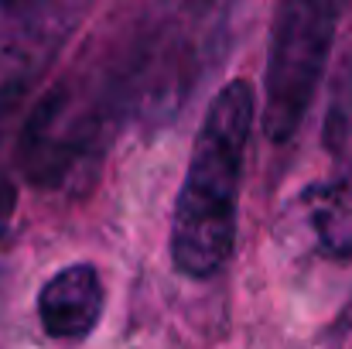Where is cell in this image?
<instances>
[{
  "label": "cell",
  "mask_w": 352,
  "mask_h": 349,
  "mask_svg": "<svg viewBox=\"0 0 352 349\" xmlns=\"http://www.w3.org/2000/svg\"><path fill=\"white\" fill-rule=\"evenodd\" d=\"M256 123V93L250 83H226L199 123L188 171L171 216V260L192 281L216 277L236 246L239 182Z\"/></svg>",
  "instance_id": "6da1fadb"
},
{
  "label": "cell",
  "mask_w": 352,
  "mask_h": 349,
  "mask_svg": "<svg viewBox=\"0 0 352 349\" xmlns=\"http://www.w3.org/2000/svg\"><path fill=\"white\" fill-rule=\"evenodd\" d=\"M117 107L100 83H62L28 116L17 165L38 189H79L100 171Z\"/></svg>",
  "instance_id": "7a4b0ae2"
},
{
  "label": "cell",
  "mask_w": 352,
  "mask_h": 349,
  "mask_svg": "<svg viewBox=\"0 0 352 349\" xmlns=\"http://www.w3.org/2000/svg\"><path fill=\"white\" fill-rule=\"evenodd\" d=\"M346 10L349 0H277L263 69V134L274 144L301 130Z\"/></svg>",
  "instance_id": "3957f363"
},
{
  "label": "cell",
  "mask_w": 352,
  "mask_h": 349,
  "mask_svg": "<svg viewBox=\"0 0 352 349\" xmlns=\"http://www.w3.org/2000/svg\"><path fill=\"white\" fill-rule=\"evenodd\" d=\"M89 0H0V107L62 52Z\"/></svg>",
  "instance_id": "277c9868"
},
{
  "label": "cell",
  "mask_w": 352,
  "mask_h": 349,
  "mask_svg": "<svg viewBox=\"0 0 352 349\" xmlns=\"http://www.w3.org/2000/svg\"><path fill=\"white\" fill-rule=\"evenodd\" d=\"M103 277L93 264H69L55 271L38 291V322L55 343H82L103 319Z\"/></svg>",
  "instance_id": "5b68a950"
},
{
  "label": "cell",
  "mask_w": 352,
  "mask_h": 349,
  "mask_svg": "<svg viewBox=\"0 0 352 349\" xmlns=\"http://www.w3.org/2000/svg\"><path fill=\"white\" fill-rule=\"evenodd\" d=\"M298 223L311 236L318 257L352 260V171L339 168L336 175L311 182L298 195Z\"/></svg>",
  "instance_id": "8992f818"
},
{
  "label": "cell",
  "mask_w": 352,
  "mask_h": 349,
  "mask_svg": "<svg viewBox=\"0 0 352 349\" xmlns=\"http://www.w3.org/2000/svg\"><path fill=\"white\" fill-rule=\"evenodd\" d=\"M325 147L352 171V52L339 65L329 114H325Z\"/></svg>",
  "instance_id": "52a82bcc"
},
{
  "label": "cell",
  "mask_w": 352,
  "mask_h": 349,
  "mask_svg": "<svg viewBox=\"0 0 352 349\" xmlns=\"http://www.w3.org/2000/svg\"><path fill=\"white\" fill-rule=\"evenodd\" d=\"M329 349H352V302L346 305V312L339 315V322L332 326Z\"/></svg>",
  "instance_id": "ba28073f"
}]
</instances>
